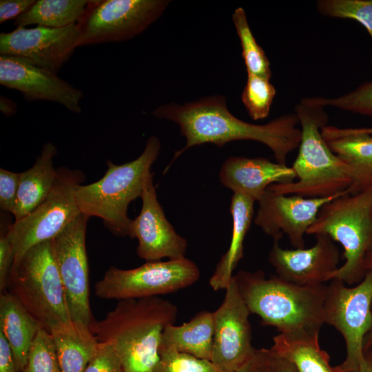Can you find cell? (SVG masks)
Segmentation results:
<instances>
[{
  "label": "cell",
  "mask_w": 372,
  "mask_h": 372,
  "mask_svg": "<svg viewBox=\"0 0 372 372\" xmlns=\"http://www.w3.org/2000/svg\"><path fill=\"white\" fill-rule=\"evenodd\" d=\"M158 118L176 123L186 139L184 148L175 158L187 149L204 143L223 147L234 141L251 140L267 145L277 163L286 165L288 155L298 147L301 130L297 127L295 113L285 114L265 125H256L234 116L227 109L224 96H212L179 105L163 104L153 112Z\"/></svg>",
  "instance_id": "1"
},
{
  "label": "cell",
  "mask_w": 372,
  "mask_h": 372,
  "mask_svg": "<svg viewBox=\"0 0 372 372\" xmlns=\"http://www.w3.org/2000/svg\"><path fill=\"white\" fill-rule=\"evenodd\" d=\"M176 316V306L160 297L123 300L89 328L98 342L113 346L123 372H154L163 332Z\"/></svg>",
  "instance_id": "2"
},
{
  "label": "cell",
  "mask_w": 372,
  "mask_h": 372,
  "mask_svg": "<svg viewBox=\"0 0 372 372\" xmlns=\"http://www.w3.org/2000/svg\"><path fill=\"white\" fill-rule=\"evenodd\" d=\"M239 292L251 313L263 325L293 337L319 334L324 320L327 285L300 286L278 276L267 278L259 270L234 275Z\"/></svg>",
  "instance_id": "3"
},
{
  "label": "cell",
  "mask_w": 372,
  "mask_h": 372,
  "mask_svg": "<svg viewBox=\"0 0 372 372\" xmlns=\"http://www.w3.org/2000/svg\"><path fill=\"white\" fill-rule=\"evenodd\" d=\"M324 106L313 97L303 98L295 107L301 126L298 154L292 165L297 181L276 183L268 189L285 195L325 198L348 190L353 182L351 168L329 147L322 134L328 123Z\"/></svg>",
  "instance_id": "4"
},
{
  "label": "cell",
  "mask_w": 372,
  "mask_h": 372,
  "mask_svg": "<svg viewBox=\"0 0 372 372\" xmlns=\"http://www.w3.org/2000/svg\"><path fill=\"white\" fill-rule=\"evenodd\" d=\"M160 149L159 139L152 136L142 154L134 161L121 165L107 161V171L101 179L76 186L74 194L81 213L101 218L115 236H130L132 220L127 216L128 205L141 196L148 179L154 175L150 169Z\"/></svg>",
  "instance_id": "5"
},
{
  "label": "cell",
  "mask_w": 372,
  "mask_h": 372,
  "mask_svg": "<svg viewBox=\"0 0 372 372\" xmlns=\"http://www.w3.org/2000/svg\"><path fill=\"white\" fill-rule=\"evenodd\" d=\"M324 234L344 249V263L331 275L348 285L359 283L366 271V255L372 247V187L358 194L349 190L326 203L307 234Z\"/></svg>",
  "instance_id": "6"
},
{
  "label": "cell",
  "mask_w": 372,
  "mask_h": 372,
  "mask_svg": "<svg viewBox=\"0 0 372 372\" xmlns=\"http://www.w3.org/2000/svg\"><path fill=\"white\" fill-rule=\"evenodd\" d=\"M52 240L25 252L12 267L7 287V291L48 332L54 325L71 320Z\"/></svg>",
  "instance_id": "7"
},
{
  "label": "cell",
  "mask_w": 372,
  "mask_h": 372,
  "mask_svg": "<svg viewBox=\"0 0 372 372\" xmlns=\"http://www.w3.org/2000/svg\"><path fill=\"white\" fill-rule=\"evenodd\" d=\"M58 172L56 181L46 198L32 212L6 227L14 254L13 266L28 249L54 239L81 214L74 192L83 181V174L65 167Z\"/></svg>",
  "instance_id": "8"
},
{
  "label": "cell",
  "mask_w": 372,
  "mask_h": 372,
  "mask_svg": "<svg viewBox=\"0 0 372 372\" xmlns=\"http://www.w3.org/2000/svg\"><path fill=\"white\" fill-rule=\"evenodd\" d=\"M324 320L344 340L346 357L339 368L344 372L358 371L364 361V340L372 330V270L355 287L331 280L327 285Z\"/></svg>",
  "instance_id": "9"
},
{
  "label": "cell",
  "mask_w": 372,
  "mask_h": 372,
  "mask_svg": "<svg viewBox=\"0 0 372 372\" xmlns=\"http://www.w3.org/2000/svg\"><path fill=\"white\" fill-rule=\"evenodd\" d=\"M198 266L187 258L149 261L130 269L110 267L94 286L95 295L107 300L158 297L196 282Z\"/></svg>",
  "instance_id": "10"
},
{
  "label": "cell",
  "mask_w": 372,
  "mask_h": 372,
  "mask_svg": "<svg viewBox=\"0 0 372 372\" xmlns=\"http://www.w3.org/2000/svg\"><path fill=\"white\" fill-rule=\"evenodd\" d=\"M168 0L90 1L77 23L80 46L125 41L137 36L163 13Z\"/></svg>",
  "instance_id": "11"
},
{
  "label": "cell",
  "mask_w": 372,
  "mask_h": 372,
  "mask_svg": "<svg viewBox=\"0 0 372 372\" xmlns=\"http://www.w3.org/2000/svg\"><path fill=\"white\" fill-rule=\"evenodd\" d=\"M88 219L89 217L81 213L52 240L71 320L89 327L94 318L90 305L85 246Z\"/></svg>",
  "instance_id": "12"
},
{
  "label": "cell",
  "mask_w": 372,
  "mask_h": 372,
  "mask_svg": "<svg viewBox=\"0 0 372 372\" xmlns=\"http://www.w3.org/2000/svg\"><path fill=\"white\" fill-rule=\"evenodd\" d=\"M223 302L213 312L214 342L211 362L223 372H234L247 362L256 349L252 346L251 313L234 276Z\"/></svg>",
  "instance_id": "13"
},
{
  "label": "cell",
  "mask_w": 372,
  "mask_h": 372,
  "mask_svg": "<svg viewBox=\"0 0 372 372\" xmlns=\"http://www.w3.org/2000/svg\"><path fill=\"white\" fill-rule=\"evenodd\" d=\"M80 37L78 24L62 28L17 27L0 34V54L22 58L57 73L80 47Z\"/></svg>",
  "instance_id": "14"
},
{
  "label": "cell",
  "mask_w": 372,
  "mask_h": 372,
  "mask_svg": "<svg viewBox=\"0 0 372 372\" xmlns=\"http://www.w3.org/2000/svg\"><path fill=\"white\" fill-rule=\"evenodd\" d=\"M347 191L325 198H305L278 194L267 188L258 201L254 223L273 242H279L285 234L295 249L304 248V235L320 209Z\"/></svg>",
  "instance_id": "15"
},
{
  "label": "cell",
  "mask_w": 372,
  "mask_h": 372,
  "mask_svg": "<svg viewBox=\"0 0 372 372\" xmlns=\"http://www.w3.org/2000/svg\"><path fill=\"white\" fill-rule=\"evenodd\" d=\"M0 84L20 92L27 101H46L80 114L83 92L61 79L57 73L39 68L26 59L0 55Z\"/></svg>",
  "instance_id": "16"
},
{
  "label": "cell",
  "mask_w": 372,
  "mask_h": 372,
  "mask_svg": "<svg viewBox=\"0 0 372 372\" xmlns=\"http://www.w3.org/2000/svg\"><path fill=\"white\" fill-rule=\"evenodd\" d=\"M153 176L144 187L141 196L142 207L139 214L131 221L129 236L137 238L136 253L147 262L163 258H185L187 242L167 220L157 199Z\"/></svg>",
  "instance_id": "17"
},
{
  "label": "cell",
  "mask_w": 372,
  "mask_h": 372,
  "mask_svg": "<svg viewBox=\"0 0 372 372\" xmlns=\"http://www.w3.org/2000/svg\"><path fill=\"white\" fill-rule=\"evenodd\" d=\"M316 243L310 248L285 249L278 242L269 252L268 260L281 279L300 286H318L331 280L338 269L340 251L327 235H315Z\"/></svg>",
  "instance_id": "18"
},
{
  "label": "cell",
  "mask_w": 372,
  "mask_h": 372,
  "mask_svg": "<svg viewBox=\"0 0 372 372\" xmlns=\"http://www.w3.org/2000/svg\"><path fill=\"white\" fill-rule=\"evenodd\" d=\"M219 178L234 193L248 196L258 202L270 185L291 183L296 174L291 167L263 157L231 156L223 163Z\"/></svg>",
  "instance_id": "19"
},
{
  "label": "cell",
  "mask_w": 372,
  "mask_h": 372,
  "mask_svg": "<svg viewBox=\"0 0 372 372\" xmlns=\"http://www.w3.org/2000/svg\"><path fill=\"white\" fill-rule=\"evenodd\" d=\"M321 132L331 149L352 171L349 192L355 194L372 187V135L328 125Z\"/></svg>",
  "instance_id": "20"
},
{
  "label": "cell",
  "mask_w": 372,
  "mask_h": 372,
  "mask_svg": "<svg viewBox=\"0 0 372 372\" xmlns=\"http://www.w3.org/2000/svg\"><path fill=\"white\" fill-rule=\"evenodd\" d=\"M57 154L56 147L45 143L34 165L20 173L19 186L12 214L18 220L35 209L49 195L58 175L53 158Z\"/></svg>",
  "instance_id": "21"
},
{
  "label": "cell",
  "mask_w": 372,
  "mask_h": 372,
  "mask_svg": "<svg viewBox=\"0 0 372 372\" xmlns=\"http://www.w3.org/2000/svg\"><path fill=\"white\" fill-rule=\"evenodd\" d=\"M255 200L234 193L229 207L232 234L229 247L218 262L209 284L214 291L225 290L234 277V270L243 258L244 240L253 220Z\"/></svg>",
  "instance_id": "22"
},
{
  "label": "cell",
  "mask_w": 372,
  "mask_h": 372,
  "mask_svg": "<svg viewBox=\"0 0 372 372\" xmlns=\"http://www.w3.org/2000/svg\"><path fill=\"white\" fill-rule=\"evenodd\" d=\"M40 328L12 294L8 291L1 293L0 331L10 345L17 372H23L29 349Z\"/></svg>",
  "instance_id": "23"
},
{
  "label": "cell",
  "mask_w": 372,
  "mask_h": 372,
  "mask_svg": "<svg viewBox=\"0 0 372 372\" xmlns=\"http://www.w3.org/2000/svg\"><path fill=\"white\" fill-rule=\"evenodd\" d=\"M49 333L56 347L61 372H84L99 345L89 327L70 320L54 325Z\"/></svg>",
  "instance_id": "24"
},
{
  "label": "cell",
  "mask_w": 372,
  "mask_h": 372,
  "mask_svg": "<svg viewBox=\"0 0 372 372\" xmlns=\"http://www.w3.org/2000/svg\"><path fill=\"white\" fill-rule=\"evenodd\" d=\"M214 331L213 312L203 311L180 325H167L159 349H172L211 361Z\"/></svg>",
  "instance_id": "25"
},
{
  "label": "cell",
  "mask_w": 372,
  "mask_h": 372,
  "mask_svg": "<svg viewBox=\"0 0 372 372\" xmlns=\"http://www.w3.org/2000/svg\"><path fill=\"white\" fill-rule=\"evenodd\" d=\"M270 349L298 372H344L338 366L331 365L329 354L320 348L319 334L293 337L279 333L273 338Z\"/></svg>",
  "instance_id": "26"
},
{
  "label": "cell",
  "mask_w": 372,
  "mask_h": 372,
  "mask_svg": "<svg viewBox=\"0 0 372 372\" xmlns=\"http://www.w3.org/2000/svg\"><path fill=\"white\" fill-rule=\"evenodd\" d=\"M90 1L38 0L14 22L17 27L30 25L53 28L77 24L83 17Z\"/></svg>",
  "instance_id": "27"
},
{
  "label": "cell",
  "mask_w": 372,
  "mask_h": 372,
  "mask_svg": "<svg viewBox=\"0 0 372 372\" xmlns=\"http://www.w3.org/2000/svg\"><path fill=\"white\" fill-rule=\"evenodd\" d=\"M232 20L240 39L242 56L247 74L270 79V62L265 51L258 44L250 29L246 13L242 8H237Z\"/></svg>",
  "instance_id": "28"
},
{
  "label": "cell",
  "mask_w": 372,
  "mask_h": 372,
  "mask_svg": "<svg viewBox=\"0 0 372 372\" xmlns=\"http://www.w3.org/2000/svg\"><path fill=\"white\" fill-rule=\"evenodd\" d=\"M276 91L269 79L247 74L241 99L250 117L261 120L269 114Z\"/></svg>",
  "instance_id": "29"
},
{
  "label": "cell",
  "mask_w": 372,
  "mask_h": 372,
  "mask_svg": "<svg viewBox=\"0 0 372 372\" xmlns=\"http://www.w3.org/2000/svg\"><path fill=\"white\" fill-rule=\"evenodd\" d=\"M316 5L324 16L358 21L372 39V0H320Z\"/></svg>",
  "instance_id": "30"
},
{
  "label": "cell",
  "mask_w": 372,
  "mask_h": 372,
  "mask_svg": "<svg viewBox=\"0 0 372 372\" xmlns=\"http://www.w3.org/2000/svg\"><path fill=\"white\" fill-rule=\"evenodd\" d=\"M23 372H61L53 338L42 327L31 344Z\"/></svg>",
  "instance_id": "31"
},
{
  "label": "cell",
  "mask_w": 372,
  "mask_h": 372,
  "mask_svg": "<svg viewBox=\"0 0 372 372\" xmlns=\"http://www.w3.org/2000/svg\"><path fill=\"white\" fill-rule=\"evenodd\" d=\"M160 360L154 372H223L211 360L172 349H159Z\"/></svg>",
  "instance_id": "32"
},
{
  "label": "cell",
  "mask_w": 372,
  "mask_h": 372,
  "mask_svg": "<svg viewBox=\"0 0 372 372\" xmlns=\"http://www.w3.org/2000/svg\"><path fill=\"white\" fill-rule=\"evenodd\" d=\"M313 98L317 103L324 107L330 105L362 115L372 116V81L366 82L338 97Z\"/></svg>",
  "instance_id": "33"
},
{
  "label": "cell",
  "mask_w": 372,
  "mask_h": 372,
  "mask_svg": "<svg viewBox=\"0 0 372 372\" xmlns=\"http://www.w3.org/2000/svg\"><path fill=\"white\" fill-rule=\"evenodd\" d=\"M84 372H123L121 361L113 346L99 342L96 351Z\"/></svg>",
  "instance_id": "34"
},
{
  "label": "cell",
  "mask_w": 372,
  "mask_h": 372,
  "mask_svg": "<svg viewBox=\"0 0 372 372\" xmlns=\"http://www.w3.org/2000/svg\"><path fill=\"white\" fill-rule=\"evenodd\" d=\"M20 173L1 168L0 169V207L2 210L13 212L16 204Z\"/></svg>",
  "instance_id": "35"
},
{
  "label": "cell",
  "mask_w": 372,
  "mask_h": 372,
  "mask_svg": "<svg viewBox=\"0 0 372 372\" xmlns=\"http://www.w3.org/2000/svg\"><path fill=\"white\" fill-rule=\"evenodd\" d=\"M14 254L12 244L7 236L6 228L3 227L0 236V291H7L10 275L13 267Z\"/></svg>",
  "instance_id": "36"
},
{
  "label": "cell",
  "mask_w": 372,
  "mask_h": 372,
  "mask_svg": "<svg viewBox=\"0 0 372 372\" xmlns=\"http://www.w3.org/2000/svg\"><path fill=\"white\" fill-rule=\"evenodd\" d=\"M35 2V0H1L0 23L16 20L29 10Z\"/></svg>",
  "instance_id": "37"
},
{
  "label": "cell",
  "mask_w": 372,
  "mask_h": 372,
  "mask_svg": "<svg viewBox=\"0 0 372 372\" xmlns=\"http://www.w3.org/2000/svg\"><path fill=\"white\" fill-rule=\"evenodd\" d=\"M270 349H256L254 355L234 372H269Z\"/></svg>",
  "instance_id": "38"
},
{
  "label": "cell",
  "mask_w": 372,
  "mask_h": 372,
  "mask_svg": "<svg viewBox=\"0 0 372 372\" xmlns=\"http://www.w3.org/2000/svg\"><path fill=\"white\" fill-rule=\"evenodd\" d=\"M0 372H17L12 349L0 331Z\"/></svg>",
  "instance_id": "39"
},
{
  "label": "cell",
  "mask_w": 372,
  "mask_h": 372,
  "mask_svg": "<svg viewBox=\"0 0 372 372\" xmlns=\"http://www.w3.org/2000/svg\"><path fill=\"white\" fill-rule=\"evenodd\" d=\"M269 349V372H298L291 362Z\"/></svg>",
  "instance_id": "40"
},
{
  "label": "cell",
  "mask_w": 372,
  "mask_h": 372,
  "mask_svg": "<svg viewBox=\"0 0 372 372\" xmlns=\"http://www.w3.org/2000/svg\"><path fill=\"white\" fill-rule=\"evenodd\" d=\"M364 268L367 272L372 270V251L367 253L364 260ZM372 347V330L366 336L364 343V351L369 349Z\"/></svg>",
  "instance_id": "41"
},
{
  "label": "cell",
  "mask_w": 372,
  "mask_h": 372,
  "mask_svg": "<svg viewBox=\"0 0 372 372\" xmlns=\"http://www.w3.org/2000/svg\"><path fill=\"white\" fill-rule=\"evenodd\" d=\"M0 101V110L3 114L10 116L16 113L17 106L14 101L3 96H1Z\"/></svg>",
  "instance_id": "42"
},
{
  "label": "cell",
  "mask_w": 372,
  "mask_h": 372,
  "mask_svg": "<svg viewBox=\"0 0 372 372\" xmlns=\"http://www.w3.org/2000/svg\"><path fill=\"white\" fill-rule=\"evenodd\" d=\"M364 361L357 372H372V353L369 351L364 352Z\"/></svg>",
  "instance_id": "43"
},
{
  "label": "cell",
  "mask_w": 372,
  "mask_h": 372,
  "mask_svg": "<svg viewBox=\"0 0 372 372\" xmlns=\"http://www.w3.org/2000/svg\"><path fill=\"white\" fill-rule=\"evenodd\" d=\"M353 130L358 132L366 133L372 135V127H360V128H353Z\"/></svg>",
  "instance_id": "44"
},
{
  "label": "cell",
  "mask_w": 372,
  "mask_h": 372,
  "mask_svg": "<svg viewBox=\"0 0 372 372\" xmlns=\"http://www.w3.org/2000/svg\"><path fill=\"white\" fill-rule=\"evenodd\" d=\"M366 351H369L370 352L372 353V347H371L369 349H368V350H366Z\"/></svg>",
  "instance_id": "45"
},
{
  "label": "cell",
  "mask_w": 372,
  "mask_h": 372,
  "mask_svg": "<svg viewBox=\"0 0 372 372\" xmlns=\"http://www.w3.org/2000/svg\"><path fill=\"white\" fill-rule=\"evenodd\" d=\"M371 251H372V247H371Z\"/></svg>",
  "instance_id": "46"
}]
</instances>
